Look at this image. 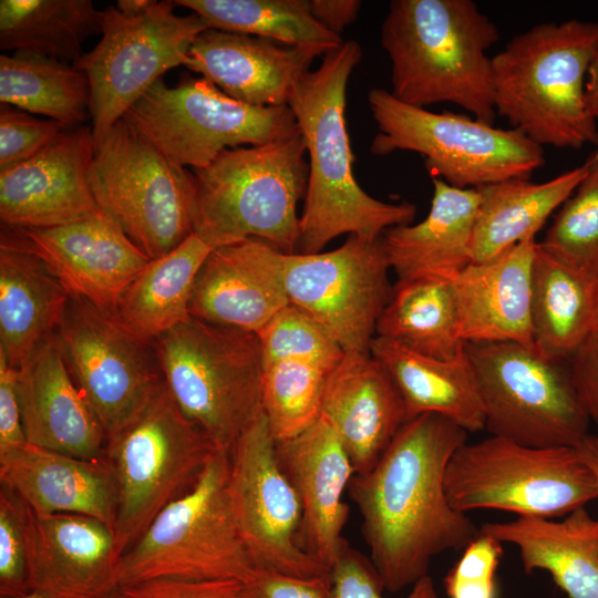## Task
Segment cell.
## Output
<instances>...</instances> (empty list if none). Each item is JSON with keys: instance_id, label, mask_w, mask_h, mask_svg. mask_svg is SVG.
<instances>
[{"instance_id": "obj_11", "label": "cell", "mask_w": 598, "mask_h": 598, "mask_svg": "<svg viewBox=\"0 0 598 598\" xmlns=\"http://www.w3.org/2000/svg\"><path fill=\"white\" fill-rule=\"evenodd\" d=\"M89 181L97 207L151 259L194 233L193 173L124 117L95 144Z\"/></svg>"}, {"instance_id": "obj_18", "label": "cell", "mask_w": 598, "mask_h": 598, "mask_svg": "<svg viewBox=\"0 0 598 598\" xmlns=\"http://www.w3.org/2000/svg\"><path fill=\"white\" fill-rule=\"evenodd\" d=\"M1 241L39 257L74 299L113 315L151 258L106 213L47 228L3 226Z\"/></svg>"}, {"instance_id": "obj_25", "label": "cell", "mask_w": 598, "mask_h": 598, "mask_svg": "<svg viewBox=\"0 0 598 598\" xmlns=\"http://www.w3.org/2000/svg\"><path fill=\"white\" fill-rule=\"evenodd\" d=\"M118 559L114 530L103 522L33 513L32 590L49 598H109Z\"/></svg>"}, {"instance_id": "obj_5", "label": "cell", "mask_w": 598, "mask_h": 598, "mask_svg": "<svg viewBox=\"0 0 598 598\" xmlns=\"http://www.w3.org/2000/svg\"><path fill=\"white\" fill-rule=\"evenodd\" d=\"M296 124L267 143L224 151L193 171V229L213 249L247 238L286 254L299 239L298 202L306 195L308 164Z\"/></svg>"}, {"instance_id": "obj_20", "label": "cell", "mask_w": 598, "mask_h": 598, "mask_svg": "<svg viewBox=\"0 0 598 598\" xmlns=\"http://www.w3.org/2000/svg\"><path fill=\"white\" fill-rule=\"evenodd\" d=\"M275 454L301 505L300 545L330 571L348 545L342 530L349 506L342 496L354 475L349 456L322 415L299 434L277 441Z\"/></svg>"}, {"instance_id": "obj_19", "label": "cell", "mask_w": 598, "mask_h": 598, "mask_svg": "<svg viewBox=\"0 0 598 598\" xmlns=\"http://www.w3.org/2000/svg\"><path fill=\"white\" fill-rule=\"evenodd\" d=\"M92 128H65L35 156L0 169L3 226L47 228L84 219L100 208L89 172L94 156Z\"/></svg>"}, {"instance_id": "obj_17", "label": "cell", "mask_w": 598, "mask_h": 598, "mask_svg": "<svg viewBox=\"0 0 598 598\" xmlns=\"http://www.w3.org/2000/svg\"><path fill=\"white\" fill-rule=\"evenodd\" d=\"M56 336L69 370L105 436L164 384L154 348L85 300L72 298Z\"/></svg>"}, {"instance_id": "obj_48", "label": "cell", "mask_w": 598, "mask_h": 598, "mask_svg": "<svg viewBox=\"0 0 598 598\" xmlns=\"http://www.w3.org/2000/svg\"><path fill=\"white\" fill-rule=\"evenodd\" d=\"M569 367L581 404L598 427V329L574 353Z\"/></svg>"}, {"instance_id": "obj_38", "label": "cell", "mask_w": 598, "mask_h": 598, "mask_svg": "<svg viewBox=\"0 0 598 598\" xmlns=\"http://www.w3.org/2000/svg\"><path fill=\"white\" fill-rule=\"evenodd\" d=\"M210 29L268 39L297 47H340L342 38L312 16L309 0H176Z\"/></svg>"}, {"instance_id": "obj_46", "label": "cell", "mask_w": 598, "mask_h": 598, "mask_svg": "<svg viewBox=\"0 0 598 598\" xmlns=\"http://www.w3.org/2000/svg\"><path fill=\"white\" fill-rule=\"evenodd\" d=\"M329 577L298 578L255 569L243 582L239 598H326Z\"/></svg>"}, {"instance_id": "obj_1", "label": "cell", "mask_w": 598, "mask_h": 598, "mask_svg": "<svg viewBox=\"0 0 598 598\" xmlns=\"http://www.w3.org/2000/svg\"><path fill=\"white\" fill-rule=\"evenodd\" d=\"M467 432L435 413L410 419L378 463L348 485L361 533L383 588L396 592L427 575L433 557L464 549L480 533L455 511L444 476Z\"/></svg>"}, {"instance_id": "obj_13", "label": "cell", "mask_w": 598, "mask_h": 598, "mask_svg": "<svg viewBox=\"0 0 598 598\" xmlns=\"http://www.w3.org/2000/svg\"><path fill=\"white\" fill-rule=\"evenodd\" d=\"M175 6L153 0L136 14L116 6L101 11V40L73 63L90 82L95 144L166 71L185 64L195 39L208 29L194 12L176 14Z\"/></svg>"}, {"instance_id": "obj_34", "label": "cell", "mask_w": 598, "mask_h": 598, "mask_svg": "<svg viewBox=\"0 0 598 598\" xmlns=\"http://www.w3.org/2000/svg\"><path fill=\"white\" fill-rule=\"evenodd\" d=\"M212 250L193 233L166 255L151 259L111 316L133 338L153 346L190 317L194 283Z\"/></svg>"}, {"instance_id": "obj_52", "label": "cell", "mask_w": 598, "mask_h": 598, "mask_svg": "<svg viewBox=\"0 0 598 598\" xmlns=\"http://www.w3.org/2000/svg\"><path fill=\"white\" fill-rule=\"evenodd\" d=\"M153 0H118L116 8L128 14H136L146 10Z\"/></svg>"}, {"instance_id": "obj_12", "label": "cell", "mask_w": 598, "mask_h": 598, "mask_svg": "<svg viewBox=\"0 0 598 598\" xmlns=\"http://www.w3.org/2000/svg\"><path fill=\"white\" fill-rule=\"evenodd\" d=\"M466 353L491 435L533 447H575L589 434L569 362L515 342L467 343Z\"/></svg>"}, {"instance_id": "obj_50", "label": "cell", "mask_w": 598, "mask_h": 598, "mask_svg": "<svg viewBox=\"0 0 598 598\" xmlns=\"http://www.w3.org/2000/svg\"><path fill=\"white\" fill-rule=\"evenodd\" d=\"M585 105L588 114L598 121V53L589 66L585 86Z\"/></svg>"}, {"instance_id": "obj_44", "label": "cell", "mask_w": 598, "mask_h": 598, "mask_svg": "<svg viewBox=\"0 0 598 598\" xmlns=\"http://www.w3.org/2000/svg\"><path fill=\"white\" fill-rule=\"evenodd\" d=\"M66 127L40 120L8 104L0 105V169L27 161L49 146Z\"/></svg>"}, {"instance_id": "obj_10", "label": "cell", "mask_w": 598, "mask_h": 598, "mask_svg": "<svg viewBox=\"0 0 598 598\" xmlns=\"http://www.w3.org/2000/svg\"><path fill=\"white\" fill-rule=\"evenodd\" d=\"M369 106L378 127L370 152L421 154L432 177L456 188H480L530 178L545 163L544 150L515 128H499L463 114L435 113L372 89Z\"/></svg>"}, {"instance_id": "obj_16", "label": "cell", "mask_w": 598, "mask_h": 598, "mask_svg": "<svg viewBox=\"0 0 598 598\" xmlns=\"http://www.w3.org/2000/svg\"><path fill=\"white\" fill-rule=\"evenodd\" d=\"M382 237L349 236L334 250L283 254L289 302L315 319L344 352L370 353L393 288Z\"/></svg>"}, {"instance_id": "obj_47", "label": "cell", "mask_w": 598, "mask_h": 598, "mask_svg": "<svg viewBox=\"0 0 598 598\" xmlns=\"http://www.w3.org/2000/svg\"><path fill=\"white\" fill-rule=\"evenodd\" d=\"M18 370L0 352V452L27 442L17 388Z\"/></svg>"}, {"instance_id": "obj_27", "label": "cell", "mask_w": 598, "mask_h": 598, "mask_svg": "<svg viewBox=\"0 0 598 598\" xmlns=\"http://www.w3.org/2000/svg\"><path fill=\"white\" fill-rule=\"evenodd\" d=\"M536 239L472 262L455 279L458 328L467 343L515 342L534 348L532 282Z\"/></svg>"}, {"instance_id": "obj_32", "label": "cell", "mask_w": 598, "mask_h": 598, "mask_svg": "<svg viewBox=\"0 0 598 598\" xmlns=\"http://www.w3.org/2000/svg\"><path fill=\"white\" fill-rule=\"evenodd\" d=\"M370 353L393 380L409 420L435 413L467 433L485 430L484 410L466 348L454 359L440 360L375 337Z\"/></svg>"}, {"instance_id": "obj_7", "label": "cell", "mask_w": 598, "mask_h": 598, "mask_svg": "<svg viewBox=\"0 0 598 598\" xmlns=\"http://www.w3.org/2000/svg\"><path fill=\"white\" fill-rule=\"evenodd\" d=\"M216 450L165 384L106 435L103 460L116 489L114 536L120 557L161 511L196 484Z\"/></svg>"}, {"instance_id": "obj_30", "label": "cell", "mask_w": 598, "mask_h": 598, "mask_svg": "<svg viewBox=\"0 0 598 598\" xmlns=\"http://www.w3.org/2000/svg\"><path fill=\"white\" fill-rule=\"evenodd\" d=\"M72 297L32 252L0 244V352L19 369L61 326Z\"/></svg>"}, {"instance_id": "obj_14", "label": "cell", "mask_w": 598, "mask_h": 598, "mask_svg": "<svg viewBox=\"0 0 598 598\" xmlns=\"http://www.w3.org/2000/svg\"><path fill=\"white\" fill-rule=\"evenodd\" d=\"M178 166L203 169L224 151L260 145L297 123L288 105L252 106L208 80L157 81L123 116Z\"/></svg>"}, {"instance_id": "obj_23", "label": "cell", "mask_w": 598, "mask_h": 598, "mask_svg": "<svg viewBox=\"0 0 598 598\" xmlns=\"http://www.w3.org/2000/svg\"><path fill=\"white\" fill-rule=\"evenodd\" d=\"M17 370L27 442L79 458L102 460L105 433L69 370L56 332Z\"/></svg>"}, {"instance_id": "obj_51", "label": "cell", "mask_w": 598, "mask_h": 598, "mask_svg": "<svg viewBox=\"0 0 598 598\" xmlns=\"http://www.w3.org/2000/svg\"><path fill=\"white\" fill-rule=\"evenodd\" d=\"M575 447L592 470L598 482V436L587 434Z\"/></svg>"}, {"instance_id": "obj_36", "label": "cell", "mask_w": 598, "mask_h": 598, "mask_svg": "<svg viewBox=\"0 0 598 598\" xmlns=\"http://www.w3.org/2000/svg\"><path fill=\"white\" fill-rule=\"evenodd\" d=\"M101 33L91 0H1L0 49L73 64L86 38Z\"/></svg>"}, {"instance_id": "obj_6", "label": "cell", "mask_w": 598, "mask_h": 598, "mask_svg": "<svg viewBox=\"0 0 598 598\" xmlns=\"http://www.w3.org/2000/svg\"><path fill=\"white\" fill-rule=\"evenodd\" d=\"M172 398L219 450L235 443L262 410L259 336L189 317L153 344Z\"/></svg>"}, {"instance_id": "obj_15", "label": "cell", "mask_w": 598, "mask_h": 598, "mask_svg": "<svg viewBox=\"0 0 598 598\" xmlns=\"http://www.w3.org/2000/svg\"><path fill=\"white\" fill-rule=\"evenodd\" d=\"M275 444L261 410L229 453L228 494L239 534L255 569L328 577L330 571L300 545L301 505L277 463Z\"/></svg>"}, {"instance_id": "obj_40", "label": "cell", "mask_w": 598, "mask_h": 598, "mask_svg": "<svg viewBox=\"0 0 598 598\" xmlns=\"http://www.w3.org/2000/svg\"><path fill=\"white\" fill-rule=\"evenodd\" d=\"M586 176L561 205L539 245L555 257L598 274V146Z\"/></svg>"}, {"instance_id": "obj_53", "label": "cell", "mask_w": 598, "mask_h": 598, "mask_svg": "<svg viewBox=\"0 0 598 598\" xmlns=\"http://www.w3.org/2000/svg\"><path fill=\"white\" fill-rule=\"evenodd\" d=\"M1 598H49L43 592L39 590H31L29 592L22 594V595H16V596H6Z\"/></svg>"}, {"instance_id": "obj_42", "label": "cell", "mask_w": 598, "mask_h": 598, "mask_svg": "<svg viewBox=\"0 0 598 598\" xmlns=\"http://www.w3.org/2000/svg\"><path fill=\"white\" fill-rule=\"evenodd\" d=\"M502 543L480 529L444 578L448 598H497L496 570Z\"/></svg>"}, {"instance_id": "obj_4", "label": "cell", "mask_w": 598, "mask_h": 598, "mask_svg": "<svg viewBox=\"0 0 598 598\" xmlns=\"http://www.w3.org/2000/svg\"><path fill=\"white\" fill-rule=\"evenodd\" d=\"M597 53L598 22H545L514 37L492 58L496 114L542 147H597V121L585 105Z\"/></svg>"}, {"instance_id": "obj_45", "label": "cell", "mask_w": 598, "mask_h": 598, "mask_svg": "<svg viewBox=\"0 0 598 598\" xmlns=\"http://www.w3.org/2000/svg\"><path fill=\"white\" fill-rule=\"evenodd\" d=\"M238 580L157 577L117 586L109 598H239Z\"/></svg>"}, {"instance_id": "obj_3", "label": "cell", "mask_w": 598, "mask_h": 598, "mask_svg": "<svg viewBox=\"0 0 598 598\" xmlns=\"http://www.w3.org/2000/svg\"><path fill=\"white\" fill-rule=\"evenodd\" d=\"M495 23L472 0H393L381 27L391 93L410 105L453 103L494 124Z\"/></svg>"}, {"instance_id": "obj_31", "label": "cell", "mask_w": 598, "mask_h": 598, "mask_svg": "<svg viewBox=\"0 0 598 598\" xmlns=\"http://www.w3.org/2000/svg\"><path fill=\"white\" fill-rule=\"evenodd\" d=\"M532 327L535 350L569 362L598 329V274L573 266L536 244L533 261Z\"/></svg>"}, {"instance_id": "obj_26", "label": "cell", "mask_w": 598, "mask_h": 598, "mask_svg": "<svg viewBox=\"0 0 598 598\" xmlns=\"http://www.w3.org/2000/svg\"><path fill=\"white\" fill-rule=\"evenodd\" d=\"M0 484L38 515H85L114 530L116 489L103 458L84 460L25 443L0 452Z\"/></svg>"}, {"instance_id": "obj_22", "label": "cell", "mask_w": 598, "mask_h": 598, "mask_svg": "<svg viewBox=\"0 0 598 598\" xmlns=\"http://www.w3.org/2000/svg\"><path fill=\"white\" fill-rule=\"evenodd\" d=\"M320 415L333 427L354 474L370 471L409 421L404 401L371 353L344 352L328 374Z\"/></svg>"}, {"instance_id": "obj_39", "label": "cell", "mask_w": 598, "mask_h": 598, "mask_svg": "<svg viewBox=\"0 0 598 598\" xmlns=\"http://www.w3.org/2000/svg\"><path fill=\"white\" fill-rule=\"evenodd\" d=\"M262 410L270 432L276 442L290 439L320 416L326 379L339 361L295 351L262 354Z\"/></svg>"}, {"instance_id": "obj_28", "label": "cell", "mask_w": 598, "mask_h": 598, "mask_svg": "<svg viewBox=\"0 0 598 598\" xmlns=\"http://www.w3.org/2000/svg\"><path fill=\"white\" fill-rule=\"evenodd\" d=\"M427 216L382 235L383 248L398 280L422 277L455 279L472 261V238L482 194L432 177Z\"/></svg>"}, {"instance_id": "obj_21", "label": "cell", "mask_w": 598, "mask_h": 598, "mask_svg": "<svg viewBox=\"0 0 598 598\" xmlns=\"http://www.w3.org/2000/svg\"><path fill=\"white\" fill-rule=\"evenodd\" d=\"M283 254L257 238L214 248L196 277L189 316L258 333L290 303Z\"/></svg>"}, {"instance_id": "obj_37", "label": "cell", "mask_w": 598, "mask_h": 598, "mask_svg": "<svg viewBox=\"0 0 598 598\" xmlns=\"http://www.w3.org/2000/svg\"><path fill=\"white\" fill-rule=\"evenodd\" d=\"M0 102L71 128L90 116L91 86L86 74L73 64L13 52L0 56Z\"/></svg>"}, {"instance_id": "obj_2", "label": "cell", "mask_w": 598, "mask_h": 598, "mask_svg": "<svg viewBox=\"0 0 598 598\" xmlns=\"http://www.w3.org/2000/svg\"><path fill=\"white\" fill-rule=\"evenodd\" d=\"M362 59L354 40L323 54L320 65L293 84L288 106L303 136L309 157L308 183L299 216L300 254L321 252L343 234L379 239L392 227L412 224L415 205L385 203L365 193L353 174L346 123V95Z\"/></svg>"}, {"instance_id": "obj_9", "label": "cell", "mask_w": 598, "mask_h": 598, "mask_svg": "<svg viewBox=\"0 0 598 598\" xmlns=\"http://www.w3.org/2000/svg\"><path fill=\"white\" fill-rule=\"evenodd\" d=\"M444 487L464 514L489 508L551 518L598 497L596 475L576 447H533L495 435L455 450Z\"/></svg>"}, {"instance_id": "obj_43", "label": "cell", "mask_w": 598, "mask_h": 598, "mask_svg": "<svg viewBox=\"0 0 598 598\" xmlns=\"http://www.w3.org/2000/svg\"><path fill=\"white\" fill-rule=\"evenodd\" d=\"M382 581L371 560L349 543L330 570L326 598H383ZM405 598H439L432 578L417 580Z\"/></svg>"}, {"instance_id": "obj_49", "label": "cell", "mask_w": 598, "mask_h": 598, "mask_svg": "<svg viewBox=\"0 0 598 598\" xmlns=\"http://www.w3.org/2000/svg\"><path fill=\"white\" fill-rule=\"evenodd\" d=\"M361 4L359 0H309L315 19L338 35L355 21Z\"/></svg>"}, {"instance_id": "obj_24", "label": "cell", "mask_w": 598, "mask_h": 598, "mask_svg": "<svg viewBox=\"0 0 598 598\" xmlns=\"http://www.w3.org/2000/svg\"><path fill=\"white\" fill-rule=\"evenodd\" d=\"M326 52L208 28L195 39L184 65L239 102L283 106L293 84Z\"/></svg>"}, {"instance_id": "obj_8", "label": "cell", "mask_w": 598, "mask_h": 598, "mask_svg": "<svg viewBox=\"0 0 598 598\" xmlns=\"http://www.w3.org/2000/svg\"><path fill=\"white\" fill-rule=\"evenodd\" d=\"M229 453L217 448L196 484L120 557L117 586L157 577L244 582L255 565L228 494Z\"/></svg>"}, {"instance_id": "obj_33", "label": "cell", "mask_w": 598, "mask_h": 598, "mask_svg": "<svg viewBox=\"0 0 598 598\" xmlns=\"http://www.w3.org/2000/svg\"><path fill=\"white\" fill-rule=\"evenodd\" d=\"M589 168L581 165L543 182L512 178L480 187L482 202L472 238V261L493 260L535 238L548 217L571 196Z\"/></svg>"}, {"instance_id": "obj_35", "label": "cell", "mask_w": 598, "mask_h": 598, "mask_svg": "<svg viewBox=\"0 0 598 598\" xmlns=\"http://www.w3.org/2000/svg\"><path fill=\"white\" fill-rule=\"evenodd\" d=\"M375 337L434 359L461 355L466 343L460 334L454 279L398 280L379 317Z\"/></svg>"}, {"instance_id": "obj_29", "label": "cell", "mask_w": 598, "mask_h": 598, "mask_svg": "<svg viewBox=\"0 0 598 598\" xmlns=\"http://www.w3.org/2000/svg\"><path fill=\"white\" fill-rule=\"evenodd\" d=\"M480 529L515 545L526 574L546 570L569 598H598V519L585 506L561 522L517 516Z\"/></svg>"}, {"instance_id": "obj_41", "label": "cell", "mask_w": 598, "mask_h": 598, "mask_svg": "<svg viewBox=\"0 0 598 598\" xmlns=\"http://www.w3.org/2000/svg\"><path fill=\"white\" fill-rule=\"evenodd\" d=\"M33 512L12 491L0 487V596L32 590Z\"/></svg>"}]
</instances>
